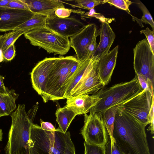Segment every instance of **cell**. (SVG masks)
<instances>
[{
  "mask_svg": "<svg viewBox=\"0 0 154 154\" xmlns=\"http://www.w3.org/2000/svg\"><path fill=\"white\" fill-rule=\"evenodd\" d=\"M48 16L38 14H34L29 20L16 27L14 30H22L26 32L41 26H45Z\"/></svg>",
  "mask_w": 154,
  "mask_h": 154,
  "instance_id": "44dd1931",
  "label": "cell"
},
{
  "mask_svg": "<svg viewBox=\"0 0 154 154\" xmlns=\"http://www.w3.org/2000/svg\"><path fill=\"white\" fill-rule=\"evenodd\" d=\"M84 125L81 134L89 144L105 147L109 137L102 116L91 112L84 114Z\"/></svg>",
  "mask_w": 154,
  "mask_h": 154,
  "instance_id": "52a82bcc",
  "label": "cell"
},
{
  "mask_svg": "<svg viewBox=\"0 0 154 154\" xmlns=\"http://www.w3.org/2000/svg\"><path fill=\"white\" fill-rule=\"evenodd\" d=\"M77 115H79L78 112L72 107L65 106L58 108L55 112V116L58 128L65 133L72 121Z\"/></svg>",
  "mask_w": 154,
  "mask_h": 154,
  "instance_id": "d6986e66",
  "label": "cell"
},
{
  "mask_svg": "<svg viewBox=\"0 0 154 154\" xmlns=\"http://www.w3.org/2000/svg\"><path fill=\"white\" fill-rule=\"evenodd\" d=\"M81 62L72 56L58 57L48 76L42 97L45 103L64 99L66 91Z\"/></svg>",
  "mask_w": 154,
  "mask_h": 154,
  "instance_id": "7a4b0ae2",
  "label": "cell"
},
{
  "mask_svg": "<svg viewBox=\"0 0 154 154\" xmlns=\"http://www.w3.org/2000/svg\"><path fill=\"white\" fill-rule=\"evenodd\" d=\"M11 0H0V7H5Z\"/></svg>",
  "mask_w": 154,
  "mask_h": 154,
  "instance_id": "60d3db41",
  "label": "cell"
},
{
  "mask_svg": "<svg viewBox=\"0 0 154 154\" xmlns=\"http://www.w3.org/2000/svg\"><path fill=\"white\" fill-rule=\"evenodd\" d=\"M100 35V30L94 23L85 25L79 32L70 37V47L74 50L77 59L81 62L88 59V48L93 39Z\"/></svg>",
  "mask_w": 154,
  "mask_h": 154,
  "instance_id": "30bf717a",
  "label": "cell"
},
{
  "mask_svg": "<svg viewBox=\"0 0 154 154\" xmlns=\"http://www.w3.org/2000/svg\"><path fill=\"white\" fill-rule=\"evenodd\" d=\"M100 35L99 43L92 57H97L99 58L108 53L115 38V34L107 20L101 22Z\"/></svg>",
  "mask_w": 154,
  "mask_h": 154,
  "instance_id": "e0dca14e",
  "label": "cell"
},
{
  "mask_svg": "<svg viewBox=\"0 0 154 154\" xmlns=\"http://www.w3.org/2000/svg\"><path fill=\"white\" fill-rule=\"evenodd\" d=\"M24 35L31 44L42 48L49 53L63 55L68 53L71 47L68 38L45 26L31 30Z\"/></svg>",
  "mask_w": 154,
  "mask_h": 154,
  "instance_id": "8992f818",
  "label": "cell"
},
{
  "mask_svg": "<svg viewBox=\"0 0 154 154\" xmlns=\"http://www.w3.org/2000/svg\"><path fill=\"white\" fill-rule=\"evenodd\" d=\"M70 136L69 131L64 133L59 128L47 131L33 123L29 141L30 154H64Z\"/></svg>",
  "mask_w": 154,
  "mask_h": 154,
  "instance_id": "5b68a950",
  "label": "cell"
},
{
  "mask_svg": "<svg viewBox=\"0 0 154 154\" xmlns=\"http://www.w3.org/2000/svg\"><path fill=\"white\" fill-rule=\"evenodd\" d=\"M105 3H107L110 5L115 6L116 7L126 11L128 13L130 12L129 9V6L132 4V2L128 0H103Z\"/></svg>",
  "mask_w": 154,
  "mask_h": 154,
  "instance_id": "484cf974",
  "label": "cell"
},
{
  "mask_svg": "<svg viewBox=\"0 0 154 154\" xmlns=\"http://www.w3.org/2000/svg\"><path fill=\"white\" fill-rule=\"evenodd\" d=\"M97 36L94 37L91 43L89 45L88 48V59H90L93 56L94 53L97 47V43L96 39Z\"/></svg>",
  "mask_w": 154,
  "mask_h": 154,
  "instance_id": "d590c367",
  "label": "cell"
},
{
  "mask_svg": "<svg viewBox=\"0 0 154 154\" xmlns=\"http://www.w3.org/2000/svg\"><path fill=\"white\" fill-rule=\"evenodd\" d=\"M143 90L140 85L137 76L131 80L116 84L100 90L92 95L101 98L100 100L90 110L101 115L106 110L120 106L138 94Z\"/></svg>",
  "mask_w": 154,
  "mask_h": 154,
  "instance_id": "277c9868",
  "label": "cell"
},
{
  "mask_svg": "<svg viewBox=\"0 0 154 154\" xmlns=\"http://www.w3.org/2000/svg\"><path fill=\"white\" fill-rule=\"evenodd\" d=\"M94 9L90 10L89 12L85 13L83 15V16L87 18L94 17L100 20L101 22L107 20L106 19L101 15V14L96 13Z\"/></svg>",
  "mask_w": 154,
  "mask_h": 154,
  "instance_id": "e575fe53",
  "label": "cell"
},
{
  "mask_svg": "<svg viewBox=\"0 0 154 154\" xmlns=\"http://www.w3.org/2000/svg\"><path fill=\"white\" fill-rule=\"evenodd\" d=\"M98 60L77 85L71 93L69 97L85 94L93 95L103 87L96 71Z\"/></svg>",
  "mask_w": 154,
  "mask_h": 154,
  "instance_id": "5bb4252c",
  "label": "cell"
},
{
  "mask_svg": "<svg viewBox=\"0 0 154 154\" xmlns=\"http://www.w3.org/2000/svg\"><path fill=\"white\" fill-rule=\"evenodd\" d=\"M142 90L148 91L152 96L154 95V84L149 79L140 75H136Z\"/></svg>",
  "mask_w": 154,
  "mask_h": 154,
  "instance_id": "4316f807",
  "label": "cell"
},
{
  "mask_svg": "<svg viewBox=\"0 0 154 154\" xmlns=\"http://www.w3.org/2000/svg\"><path fill=\"white\" fill-rule=\"evenodd\" d=\"M40 122L41 127L44 130L49 131H54L56 129L54 125L50 122H44L41 119H40Z\"/></svg>",
  "mask_w": 154,
  "mask_h": 154,
  "instance_id": "8d00e7d4",
  "label": "cell"
},
{
  "mask_svg": "<svg viewBox=\"0 0 154 154\" xmlns=\"http://www.w3.org/2000/svg\"><path fill=\"white\" fill-rule=\"evenodd\" d=\"M3 132L1 129H0V142L2 141L3 138Z\"/></svg>",
  "mask_w": 154,
  "mask_h": 154,
  "instance_id": "7bdbcfd3",
  "label": "cell"
},
{
  "mask_svg": "<svg viewBox=\"0 0 154 154\" xmlns=\"http://www.w3.org/2000/svg\"><path fill=\"white\" fill-rule=\"evenodd\" d=\"M15 55V48L14 44L10 46L3 53L4 59L7 61H11Z\"/></svg>",
  "mask_w": 154,
  "mask_h": 154,
  "instance_id": "d6a6232c",
  "label": "cell"
},
{
  "mask_svg": "<svg viewBox=\"0 0 154 154\" xmlns=\"http://www.w3.org/2000/svg\"><path fill=\"white\" fill-rule=\"evenodd\" d=\"M5 36V34L0 35V63L3 61L4 59L2 52V47Z\"/></svg>",
  "mask_w": 154,
  "mask_h": 154,
  "instance_id": "ab89813d",
  "label": "cell"
},
{
  "mask_svg": "<svg viewBox=\"0 0 154 154\" xmlns=\"http://www.w3.org/2000/svg\"><path fill=\"white\" fill-rule=\"evenodd\" d=\"M10 116L11 124L5 154H30V129L33 123L26 112L25 105L19 104Z\"/></svg>",
  "mask_w": 154,
  "mask_h": 154,
  "instance_id": "3957f363",
  "label": "cell"
},
{
  "mask_svg": "<svg viewBox=\"0 0 154 154\" xmlns=\"http://www.w3.org/2000/svg\"><path fill=\"white\" fill-rule=\"evenodd\" d=\"M85 25L75 17L61 18L57 16L54 13L48 17L45 23L47 27L67 38L79 32Z\"/></svg>",
  "mask_w": 154,
  "mask_h": 154,
  "instance_id": "8fae6325",
  "label": "cell"
},
{
  "mask_svg": "<svg viewBox=\"0 0 154 154\" xmlns=\"http://www.w3.org/2000/svg\"><path fill=\"white\" fill-rule=\"evenodd\" d=\"M154 120H153L150 124V125L149 126L147 129L148 131H150L151 133L152 134H154Z\"/></svg>",
  "mask_w": 154,
  "mask_h": 154,
  "instance_id": "b9f144b4",
  "label": "cell"
},
{
  "mask_svg": "<svg viewBox=\"0 0 154 154\" xmlns=\"http://www.w3.org/2000/svg\"><path fill=\"white\" fill-rule=\"evenodd\" d=\"M18 96L13 90L7 95H0V118L10 115L17 109L15 102Z\"/></svg>",
  "mask_w": 154,
  "mask_h": 154,
  "instance_id": "ffe728a7",
  "label": "cell"
},
{
  "mask_svg": "<svg viewBox=\"0 0 154 154\" xmlns=\"http://www.w3.org/2000/svg\"><path fill=\"white\" fill-rule=\"evenodd\" d=\"M5 7L14 9L29 10L23 0H11Z\"/></svg>",
  "mask_w": 154,
  "mask_h": 154,
  "instance_id": "4dcf8cb0",
  "label": "cell"
},
{
  "mask_svg": "<svg viewBox=\"0 0 154 154\" xmlns=\"http://www.w3.org/2000/svg\"><path fill=\"white\" fill-rule=\"evenodd\" d=\"M64 154H76L75 146L72 141L71 136L67 139Z\"/></svg>",
  "mask_w": 154,
  "mask_h": 154,
  "instance_id": "836d02e7",
  "label": "cell"
},
{
  "mask_svg": "<svg viewBox=\"0 0 154 154\" xmlns=\"http://www.w3.org/2000/svg\"><path fill=\"white\" fill-rule=\"evenodd\" d=\"M134 68L136 75H140L154 84V54L146 38L138 42L133 49Z\"/></svg>",
  "mask_w": 154,
  "mask_h": 154,
  "instance_id": "ba28073f",
  "label": "cell"
},
{
  "mask_svg": "<svg viewBox=\"0 0 154 154\" xmlns=\"http://www.w3.org/2000/svg\"><path fill=\"white\" fill-rule=\"evenodd\" d=\"M29 11L34 14L48 16L54 13L57 8L65 7L63 2L57 0H23Z\"/></svg>",
  "mask_w": 154,
  "mask_h": 154,
  "instance_id": "2e32d148",
  "label": "cell"
},
{
  "mask_svg": "<svg viewBox=\"0 0 154 154\" xmlns=\"http://www.w3.org/2000/svg\"><path fill=\"white\" fill-rule=\"evenodd\" d=\"M66 99L65 106L72 107L78 112L79 115L87 114L101 100L98 97L87 94L71 96Z\"/></svg>",
  "mask_w": 154,
  "mask_h": 154,
  "instance_id": "ac0fdd59",
  "label": "cell"
},
{
  "mask_svg": "<svg viewBox=\"0 0 154 154\" xmlns=\"http://www.w3.org/2000/svg\"><path fill=\"white\" fill-rule=\"evenodd\" d=\"M153 96L146 89L143 90L135 96L120 105L119 106L146 127L149 124L148 116Z\"/></svg>",
  "mask_w": 154,
  "mask_h": 154,
  "instance_id": "9c48e42d",
  "label": "cell"
},
{
  "mask_svg": "<svg viewBox=\"0 0 154 154\" xmlns=\"http://www.w3.org/2000/svg\"><path fill=\"white\" fill-rule=\"evenodd\" d=\"M34 15L29 10L0 7V32L13 31Z\"/></svg>",
  "mask_w": 154,
  "mask_h": 154,
  "instance_id": "7c38bea8",
  "label": "cell"
},
{
  "mask_svg": "<svg viewBox=\"0 0 154 154\" xmlns=\"http://www.w3.org/2000/svg\"><path fill=\"white\" fill-rule=\"evenodd\" d=\"M104 148L105 154H125L117 146L113 139L112 141H111L110 137Z\"/></svg>",
  "mask_w": 154,
  "mask_h": 154,
  "instance_id": "f546056e",
  "label": "cell"
},
{
  "mask_svg": "<svg viewBox=\"0 0 154 154\" xmlns=\"http://www.w3.org/2000/svg\"><path fill=\"white\" fill-rule=\"evenodd\" d=\"M119 106L111 107L106 110L102 115V117L110 140H113L112 132L116 115Z\"/></svg>",
  "mask_w": 154,
  "mask_h": 154,
  "instance_id": "7402d4cb",
  "label": "cell"
},
{
  "mask_svg": "<svg viewBox=\"0 0 154 154\" xmlns=\"http://www.w3.org/2000/svg\"><path fill=\"white\" fill-rule=\"evenodd\" d=\"M141 34L143 33L146 37V39L150 45L152 52L154 54V30H151L148 28L140 31Z\"/></svg>",
  "mask_w": 154,
  "mask_h": 154,
  "instance_id": "1f68e13d",
  "label": "cell"
},
{
  "mask_svg": "<svg viewBox=\"0 0 154 154\" xmlns=\"http://www.w3.org/2000/svg\"><path fill=\"white\" fill-rule=\"evenodd\" d=\"M119 46L99 58L97 67V72L103 87L110 82L116 64Z\"/></svg>",
  "mask_w": 154,
  "mask_h": 154,
  "instance_id": "9a60e30c",
  "label": "cell"
},
{
  "mask_svg": "<svg viewBox=\"0 0 154 154\" xmlns=\"http://www.w3.org/2000/svg\"><path fill=\"white\" fill-rule=\"evenodd\" d=\"M25 33L24 31L16 30L6 33L2 47V53L11 45L14 44L16 40L21 35Z\"/></svg>",
  "mask_w": 154,
  "mask_h": 154,
  "instance_id": "603a6c76",
  "label": "cell"
},
{
  "mask_svg": "<svg viewBox=\"0 0 154 154\" xmlns=\"http://www.w3.org/2000/svg\"><path fill=\"white\" fill-rule=\"evenodd\" d=\"M154 95L152 97V102L150 108L148 116V124L154 120Z\"/></svg>",
  "mask_w": 154,
  "mask_h": 154,
  "instance_id": "74e56055",
  "label": "cell"
},
{
  "mask_svg": "<svg viewBox=\"0 0 154 154\" xmlns=\"http://www.w3.org/2000/svg\"><path fill=\"white\" fill-rule=\"evenodd\" d=\"M138 5L143 13V15L140 20V22L149 24L152 27V30H154V23L150 12L144 5L140 1L138 3Z\"/></svg>",
  "mask_w": 154,
  "mask_h": 154,
  "instance_id": "d4e9b609",
  "label": "cell"
},
{
  "mask_svg": "<svg viewBox=\"0 0 154 154\" xmlns=\"http://www.w3.org/2000/svg\"><path fill=\"white\" fill-rule=\"evenodd\" d=\"M112 136L117 146L125 154H151L145 126L119 106Z\"/></svg>",
  "mask_w": 154,
  "mask_h": 154,
  "instance_id": "6da1fadb",
  "label": "cell"
},
{
  "mask_svg": "<svg viewBox=\"0 0 154 154\" xmlns=\"http://www.w3.org/2000/svg\"><path fill=\"white\" fill-rule=\"evenodd\" d=\"M84 154H105L104 147L90 145L84 143Z\"/></svg>",
  "mask_w": 154,
  "mask_h": 154,
  "instance_id": "83f0119b",
  "label": "cell"
},
{
  "mask_svg": "<svg viewBox=\"0 0 154 154\" xmlns=\"http://www.w3.org/2000/svg\"><path fill=\"white\" fill-rule=\"evenodd\" d=\"M74 1L76 3L75 6L89 10L94 9L96 6L105 3L103 0H76Z\"/></svg>",
  "mask_w": 154,
  "mask_h": 154,
  "instance_id": "cb8c5ba5",
  "label": "cell"
},
{
  "mask_svg": "<svg viewBox=\"0 0 154 154\" xmlns=\"http://www.w3.org/2000/svg\"><path fill=\"white\" fill-rule=\"evenodd\" d=\"M58 58H45L37 63L31 72L32 87L42 97L44 93L48 75Z\"/></svg>",
  "mask_w": 154,
  "mask_h": 154,
  "instance_id": "4fadbf2b",
  "label": "cell"
},
{
  "mask_svg": "<svg viewBox=\"0 0 154 154\" xmlns=\"http://www.w3.org/2000/svg\"><path fill=\"white\" fill-rule=\"evenodd\" d=\"M84 12L80 10H74L62 7L56 9L54 12V14L58 17L63 18L69 17L72 12L82 14Z\"/></svg>",
  "mask_w": 154,
  "mask_h": 154,
  "instance_id": "f1b7e54d",
  "label": "cell"
},
{
  "mask_svg": "<svg viewBox=\"0 0 154 154\" xmlns=\"http://www.w3.org/2000/svg\"><path fill=\"white\" fill-rule=\"evenodd\" d=\"M4 78L0 75V95H4L7 94L9 91L5 86L3 80Z\"/></svg>",
  "mask_w": 154,
  "mask_h": 154,
  "instance_id": "f35d334b",
  "label": "cell"
}]
</instances>
